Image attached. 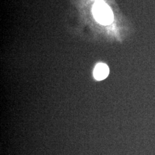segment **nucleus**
<instances>
[{"instance_id": "1", "label": "nucleus", "mask_w": 155, "mask_h": 155, "mask_svg": "<svg viewBox=\"0 0 155 155\" xmlns=\"http://www.w3.org/2000/svg\"><path fill=\"white\" fill-rule=\"evenodd\" d=\"M93 12L95 20L102 25H108L113 20L110 8L102 1H98L94 4Z\"/></svg>"}, {"instance_id": "2", "label": "nucleus", "mask_w": 155, "mask_h": 155, "mask_svg": "<svg viewBox=\"0 0 155 155\" xmlns=\"http://www.w3.org/2000/svg\"><path fill=\"white\" fill-rule=\"evenodd\" d=\"M109 72V67L104 63L98 64L94 68V78L98 81H101L108 76Z\"/></svg>"}]
</instances>
